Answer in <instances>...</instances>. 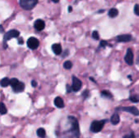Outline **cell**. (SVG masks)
Returning <instances> with one entry per match:
<instances>
[{
  "label": "cell",
  "mask_w": 139,
  "mask_h": 138,
  "mask_svg": "<svg viewBox=\"0 0 139 138\" xmlns=\"http://www.w3.org/2000/svg\"><path fill=\"white\" fill-rule=\"evenodd\" d=\"M13 90L16 92V93H20L24 91V89H25V84L19 81L16 85H15L13 88H12Z\"/></svg>",
  "instance_id": "obj_11"
},
{
  "label": "cell",
  "mask_w": 139,
  "mask_h": 138,
  "mask_svg": "<svg viewBox=\"0 0 139 138\" xmlns=\"http://www.w3.org/2000/svg\"><path fill=\"white\" fill-rule=\"evenodd\" d=\"M124 138H134V133H131V134H127L124 137Z\"/></svg>",
  "instance_id": "obj_26"
},
{
  "label": "cell",
  "mask_w": 139,
  "mask_h": 138,
  "mask_svg": "<svg viewBox=\"0 0 139 138\" xmlns=\"http://www.w3.org/2000/svg\"><path fill=\"white\" fill-rule=\"evenodd\" d=\"M54 103H55V105L58 108H63V106H64V103H63V100L60 97H56L55 98Z\"/></svg>",
  "instance_id": "obj_13"
},
{
  "label": "cell",
  "mask_w": 139,
  "mask_h": 138,
  "mask_svg": "<svg viewBox=\"0 0 139 138\" xmlns=\"http://www.w3.org/2000/svg\"><path fill=\"white\" fill-rule=\"evenodd\" d=\"M7 107L5 106L4 103H0V114L1 115H5V114H7Z\"/></svg>",
  "instance_id": "obj_18"
},
{
  "label": "cell",
  "mask_w": 139,
  "mask_h": 138,
  "mask_svg": "<svg viewBox=\"0 0 139 138\" xmlns=\"http://www.w3.org/2000/svg\"><path fill=\"white\" fill-rule=\"evenodd\" d=\"M129 99H130L131 102H133V103H138L139 102V98L138 97V96H136V95H133L131 96L130 98H129Z\"/></svg>",
  "instance_id": "obj_22"
},
{
  "label": "cell",
  "mask_w": 139,
  "mask_h": 138,
  "mask_svg": "<svg viewBox=\"0 0 139 138\" xmlns=\"http://www.w3.org/2000/svg\"><path fill=\"white\" fill-rule=\"evenodd\" d=\"M134 13L137 15V16H139V5L136 4L134 6Z\"/></svg>",
  "instance_id": "obj_25"
},
{
  "label": "cell",
  "mask_w": 139,
  "mask_h": 138,
  "mask_svg": "<svg viewBox=\"0 0 139 138\" xmlns=\"http://www.w3.org/2000/svg\"><path fill=\"white\" fill-rule=\"evenodd\" d=\"M72 11V7H71V6H69L68 7V12H71Z\"/></svg>",
  "instance_id": "obj_30"
},
{
  "label": "cell",
  "mask_w": 139,
  "mask_h": 138,
  "mask_svg": "<svg viewBox=\"0 0 139 138\" xmlns=\"http://www.w3.org/2000/svg\"><path fill=\"white\" fill-rule=\"evenodd\" d=\"M118 14H119V11L116 8H111V10L108 11V16H109L111 18L116 17L117 16H118Z\"/></svg>",
  "instance_id": "obj_15"
},
{
  "label": "cell",
  "mask_w": 139,
  "mask_h": 138,
  "mask_svg": "<svg viewBox=\"0 0 139 138\" xmlns=\"http://www.w3.org/2000/svg\"><path fill=\"white\" fill-rule=\"evenodd\" d=\"M52 50L56 55H59L62 53V47L60 44H54L52 45Z\"/></svg>",
  "instance_id": "obj_12"
},
{
  "label": "cell",
  "mask_w": 139,
  "mask_h": 138,
  "mask_svg": "<svg viewBox=\"0 0 139 138\" xmlns=\"http://www.w3.org/2000/svg\"><path fill=\"white\" fill-rule=\"evenodd\" d=\"M68 119L69 121L71 123V125H72V131L73 134L75 135V137L77 138H79V124H78V121L77 119L75 118L73 116H69L68 117Z\"/></svg>",
  "instance_id": "obj_3"
},
{
  "label": "cell",
  "mask_w": 139,
  "mask_h": 138,
  "mask_svg": "<svg viewBox=\"0 0 139 138\" xmlns=\"http://www.w3.org/2000/svg\"><path fill=\"white\" fill-rule=\"evenodd\" d=\"M3 31H4V30H3V28H2V25H0V32L2 33Z\"/></svg>",
  "instance_id": "obj_32"
},
{
  "label": "cell",
  "mask_w": 139,
  "mask_h": 138,
  "mask_svg": "<svg viewBox=\"0 0 139 138\" xmlns=\"http://www.w3.org/2000/svg\"><path fill=\"white\" fill-rule=\"evenodd\" d=\"M81 86H82V82L78 79L76 76H72V91L77 92L79 91L81 89Z\"/></svg>",
  "instance_id": "obj_5"
},
{
  "label": "cell",
  "mask_w": 139,
  "mask_h": 138,
  "mask_svg": "<svg viewBox=\"0 0 139 138\" xmlns=\"http://www.w3.org/2000/svg\"><path fill=\"white\" fill-rule=\"evenodd\" d=\"M119 110H123V111H126L129 113H131L134 115H139V110L137 107L135 106H125V107H120Z\"/></svg>",
  "instance_id": "obj_8"
},
{
  "label": "cell",
  "mask_w": 139,
  "mask_h": 138,
  "mask_svg": "<svg viewBox=\"0 0 139 138\" xmlns=\"http://www.w3.org/2000/svg\"><path fill=\"white\" fill-rule=\"evenodd\" d=\"M38 4V0H20V5L25 10H32Z\"/></svg>",
  "instance_id": "obj_2"
},
{
  "label": "cell",
  "mask_w": 139,
  "mask_h": 138,
  "mask_svg": "<svg viewBox=\"0 0 139 138\" xmlns=\"http://www.w3.org/2000/svg\"><path fill=\"white\" fill-rule=\"evenodd\" d=\"M125 60L127 64H129L130 66L134 64V52L132 51V50L130 48H129V49L127 50V53L125 57Z\"/></svg>",
  "instance_id": "obj_7"
},
{
  "label": "cell",
  "mask_w": 139,
  "mask_h": 138,
  "mask_svg": "<svg viewBox=\"0 0 139 138\" xmlns=\"http://www.w3.org/2000/svg\"><path fill=\"white\" fill-rule=\"evenodd\" d=\"M31 85H32L33 87H37L38 84H37V82L35 81V80H32V81H31Z\"/></svg>",
  "instance_id": "obj_28"
},
{
  "label": "cell",
  "mask_w": 139,
  "mask_h": 138,
  "mask_svg": "<svg viewBox=\"0 0 139 138\" xmlns=\"http://www.w3.org/2000/svg\"><path fill=\"white\" fill-rule=\"evenodd\" d=\"M82 96L84 97L85 99L88 98V97L90 96V92H89V90H85V91L83 92V94H82Z\"/></svg>",
  "instance_id": "obj_24"
},
{
  "label": "cell",
  "mask_w": 139,
  "mask_h": 138,
  "mask_svg": "<svg viewBox=\"0 0 139 138\" xmlns=\"http://www.w3.org/2000/svg\"><path fill=\"white\" fill-rule=\"evenodd\" d=\"M120 122V116L118 114L115 113L112 115V116H111V123L113 125H116L118 124Z\"/></svg>",
  "instance_id": "obj_14"
},
{
  "label": "cell",
  "mask_w": 139,
  "mask_h": 138,
  "mask_svg": "<svg viewBox=\"0 0 139 138\" xmlns=\"http://www.w3.org/2000/svg\"><path fill=\"white\" fill-rule=\"evenodd\" d=\"M107 45V41H100V46L101 47H105Z\"/></svg>",
  "instance_id": "obj_27"
},
{
  "label": "cell",
  "mask_w": 139,
  "mask_h": 138,
  "mask_svg": "<svg viewBox=\"0 0 139 138\" xmlns=\"http://www.w3.org/2000/svg\"><path fill=\"white\" fill-rule=\"evenodd\" d=\"M0 85L2 87H7L8 85H10V79L7 77L2 79V80L0 81Z\"/></svg>",
  "instance_id": "obj_16"
},
{
  "label": "cell",
  "mask_w": 139,
  "mask_h": 138,
  "mask_svg": "<svg viewBox=\"0 0 139 138\" xmlns=\"http://www.w3.org/2000/svg\"><path fill=\"white\" fill-rule=\"evenodd\" d=\"M101 95L102 96V97L107 98H112V94H111L109 91H107V90H102L101 92Z\"/></svg>",
  "instance_id": "obj_19"
},
{
  "label": "cell",
  "mask_w": 139,
  "mask_h": 138,
  "mask_svg": "<svg viewBox=\"0 0 139 138\" xmlns=\"http://www.w3.org/2000/svg\"><path fill=\"white\" fill-rule=\"evenodd\" d=\"M52 1H53L54 2H55V3H57V2H59V0H52Z\"/></svg>",
  "instance_id": "obj_33"
},
{
  "label": "cell",
  "mask_w": 139,
  "mask_h": 138,
  "mask_svg": "<svg viewBox=\"0 0 139 138\" xmlns=\"http://www.w3.org/2000/svg\"><path fill=\"white\" fill-rule=\"evenodd\" d=\"M132 40V36L130 34H122L117 37V41L120 42H128Z\"/></svg>",
  "instance_id": "obj_9"
},
{
  "label": "cell",
  "mask_w": 139,
  "mask_h": 138,
  "mask_svg": "<svg viewBox=\"0 0 139 138\" xmlns=\"http://www.w3.org/2000/svg\"><path fill=\"white\" fill-rule=\"evenodd\" d=\"M72 90V86L70 87V86H69V85H67V92H68V93H70Z\"/></svg>",
  "instance_id": "obj_29"
},
{
  "label": "cell",
  "mask_w": 139,
  "mask_h": 138,
  "mask_svg": "<svg viewBox=\"0 0 139 138\" xmlns=\"http://www.w3.org/2000/svg\"><path fill=\"white\" fill-rule=\"evenodd\" d=\"M37 134H38V136L41 138L46 137V131H45L44 128H38V129L37 130Z\"/></svg>",
  "instance_id": "obj_17"
},
{
  "label": "cell",
  "mask_w": 139,
  "mask_h": 138,
  "mask_svg": "<svg viewBox=\"0 0 139 138\" xmlns=\"http://www.w3.org/2000/svg\"><path fill=\"white\" fill-rule=\"evenodd\" d=\"M20 36V32L16 30V29H12V30L8 31L7 34H5L3 40H4V43L7 41H9L11 38H15V37H18Z\"/></svg>",
  "instance_id": "obj_4"
},
{
  "label": "cell",
  "mask_w": 139,
  "mask_h": 138,
  "mask_svg": "<svg viewBox=\"0 0 139 138\" xmlns=\"http://www.w3.org/2000/svg\"><path fill=\"white\" fill-rule=\"evenodd\" d=\"M92 37L93 39H95V40H98L99 39V35H98V33L97 31H93V34H92Z\"/></svg>",
  "instance_id": "obj_23"
},
{
  "label": "cell",
  "mask_w": 139,
  "mask_h": 138,
  "mask_svg": "<svg viewBox=\"0 0 139 138\" xmlns=\"http://www.w3.org/2000/svg\"><path fill=\"white\" fill-rule=\"evenodd\" d=\"M19 43H20V44H23V39L21 38V37L19 39Z\"/></svg>",
  "instance_id": "obj_31"
},
{
  "label": "cell",
  "mask_w": 139,
  "mask_h": 138,
  "mask_svg": "<svg viewBox=\"0 0 139 138\" xmlns=\"http://www.w3.org/2000/svg\"><path fill=\"white\" fill-rule=\"evenodd\" d=\"M106 122H107L106 119H103V120L93 121L91 125H90V131L93 132V133H98V132H100L102 128H103Z\"/></svg>",
  "instance_id": "obj_1"
},
{
  "label": "cell",
  "mask_w": 139,
  "mask_h": 138,
  "mask_svg": "<svg viewBox=\"0 0 139 138\" xmlns=\"http://www.w3.org/2000/svg\"><path fill=\"white\" fill-rule=\"evenodd\" d=\"M18 82H19V80H18L16 78H12V79H11L10 80V85L11 86V88H13Z\"/></svg>",
  "instance_id": "obj_21"
},
{
  "label": "cell",
  "mask_w": 139,
  "mask_h": 138,
  "mask_svg": "<svg viewBox=\"0 0 139 138\" xmlns=\"http://www.w3.org/2000/svg\"><path fill=\"white\" fill-rule=\"evenodd\" d=\"M27 45H28L29 49L36 50L39 46V41L36 37H30L27 41Z\"/></svg>",
  "instance_id": "obj_6"
},
{
  "label": "cell",
  "mask_w": 139,
  "mask_h": 138,
  "mask_svg": "<svg viewBox=\"0 0 139 138\" xmlns=\"http://www.w3.org/2000/svg\"><path fill=\"white\" fill-rule=\"evenodd\" d=\"M72 67V64L71 61H65L64 64H63V68H64L65 69H68V70H69V69H71Z\"/></svg>",
  "instance_id": "obj_20"
},
{
  "label": "cell",
  "mask_w": 139,
  "mask_h": 138,
  "mask_svg": "<svg viewBox=\"0 0 139 138\" xmlns=\"http://www.w3.org/2000/svg\"><path fill=\"white\" fill-rule=\"evenodd\" d=\"M34 28L37 29L38 31L43 30L45 28V22L42 20H37L34 22Z\"/></svg>",
  "instance_id": "obj_10"
}]
</instances>
